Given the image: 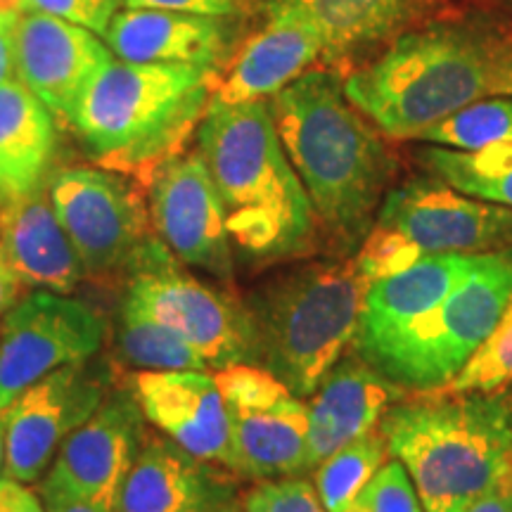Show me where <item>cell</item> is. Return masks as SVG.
<instances>
[{"instance_id":"1","label":"cell","mask_w":512,"mask_h":512,"mask_svg":"<svg viewBox=\"0 0 512 512\" xmlns=\"http://www.w3.org/2000/svg\"><path fill=\"white\" fill-rule=\"evenodd\" d=\"M285 155L320 226L339 245L363 242L380 211L394 159L351 105L337 74L311 69L268 100Z\"/></svg>"},{"instance_id":"2","label":"cell","mask_w":512,"mask_h":512,"mask_svg":"<svg viewBox=\"0 0 512 512\" xmlns=\"http://www.w3.org/2000/svg\"><path fill=\"white\" fill-rule=\"evenodd\" d=\"M197 152L221 195L233 247L245 259L278 264L313 252L316 211L285 155L268 100L209 102Z\"/></svg>"},{"instance_id":"3","label":"cell","mask_w":512,"mask_h":512,"mask_svg":"<svg viewBox=\"0 0 512 512\" xmlns=\"http://www.w3.org/2000/svg\"><path fill=\"white\" fill-rule=\"evenodd\" d=\"M377 430L425 512H465L512 460V387L413 392L382 415Z\"/></svg>"},{"instance_id":"4","label":"cell","mask_w":512,"mask_h":512,"mask_svg":"<svg viewBox=\"0 0 512 512\" xmlns=\"http://www.w3.org/2000/svg\"><path fill=\"white\" fill-rule=\"evenodd\" d=\"M219 83V72L202 64L110 60L83 93L72 126L102 169L150 178L181 155Z\"/></svg>"},{"instance_id":"5","label":"cell","mask_w":512,"mask_h":512,"mask_svg":"<svg viewBox=\"0 0 512 512\" xmlns=\"http://www.w3.org/2000/svg\"><path fill=\"white\" fill-rule=\"evenodd\" d=\"M344 93L384 136L418 140L463 107L489 98V38L451 24L403 34L351 74Z\"/></svg>"},{"instance_id":"6","label":"cell","mask_w":512,"mask_h":512,"mask_svg":"<svg viewBox=\"0 0 512 512\" xmlns=\"http://www.w3.org/2000/svg\"><path fill=\"white\" fill-rule=\"evenodd\" d=\"M366 287L354 256L309 261L273 275L247 304L259 339V366L302 399L311 396L354 347Z\"/></svg>"},{"instance_id":"7","label":"cell","mask_w":512,"mask_h":512,"mask_svg":"<svg viewBox=\"0 0 512 512\" xmlns=\"http://www.w3.org/2000/svg\"><path fill=\"white\" fill-rule=\"evenodd\" d=\"M510 294L512 252L486 254L482 266L467 275L437 309L363 358L411 392L444 387L494 330Z\"/></svg>"},{"instance_id":"8","label":"cell","mask_w":512,"mask_h":512,"mask_svg":"<svg viewBox=\"0 0 512 512\" xmlns=\"http://www.w3.org/2000/svg\"><path fill=\"white\" fill-rule=\"evenodd\" d=\"M124 304L181 335L200 351L209 368L259 363V339L247 306L181 271L162 240L133 266Z\"/></svg>"},{"instance_id":"9","label":"cell","mask_w":512,"mask_h":512,"mask_svg":"<svg viewBox=\"0 0 512 512\" xmlns=\"http://www.w3.org/2000/svg\"><path fill=\"white\" fill-rule=\"evenodd\" d=\"M57 221L86 275L138 264L159 240L143 192L110 169L69 166L48 181Z\"/></svg>"},{"instance_id":"10","label":"cell","mask_w":512,"mask_h":512,"mask_svg":"<svg viewBox=\"0 0 512 512\" xmlns=\"http://www.w3.org/2000/svg\"><path fill=\"white\" fill-rule=\"evenodd\" d=\"M214 377L228 413L235 475L264 482L309 472V408L302 396L259 363H238Z\"/></svg>"},{"instance_id":"11","label":"cell","mask_w":512,"mask_h":512,"mask_svg":"<svg viewBox=\"0 0 512 512\" xmlns=\"http://www.w3.org/2000/svg\"><path fill=\"white\" fill-rule=\"evenodd\" d=\"M105 337V318L81 299L46 290L24 297L0 320V411L55 370L91 361Z\"/></svg>"},{"instance_id":"12","label":"cell","mask_w":512,"mask_h":512,"mask_svg":"<svg viewBox=\"0 0 512 512\" xmlns=\"http://www.w3.org/2000/svg\"><path fill=\"white\" fill-rule=\"evenodd\" d=\"M375 223L425 256L512 252V209L463 195L437 176L413 178L384 195Z\"/></svg>"},{"instance_id":"13","label":"cell","mask_w":512,"mask_h":512,"mask_svg":"<svg viewBox=\"0 0 512 512\" xmlns=\"http://www.w3.org/2000/svg\"><path fill=\"white\" fill-rule=\"evenodd\" d=\"M107 399V377L88 361L72 363L24 389L8 406L3 475L31 484L43 477L69 434Z\"/></svg>"},{"instance_id":"14","label":"cell","mask_w":512,"mask_h":512,"mask_svg":"<svg viewBox=\"0 0 512 512\" xmlns=\"http://www.w3.org/2000/svg\"><path fill=\"white\" fill-rule=\"evenodd\" d=\"M150 219L162 245L185 266L219 280L233 275L226 209L200 152L176 155L147 178Z\"/></svg>"},{"instance_id":"15","label":"cell","mask_w":512,"mask_h":512,"mask_svg":"<svg viewBox=\"0 0 512 512\" xmlns=\"http://www.w3.org/2000/svg\"><path fill=\"white\" fill-rule=\"evenodd\" d=\"M143 420L136 396H107L60 446L41 496H74L117 510L121 484L145 444Z\"/></svg>"},{"instance_id":"16","label":"cell","mask_w":512,"mask_h":512,"mask_svg":"<svg viewBox=\"0 0 512 512\" xmlns=\"http://www.w3.org/2000/svg\"><path fill=\"white\" fill-rule=\"evenodd\" d=\"M12 53L17 81L69 126L83 93L112 60L98 34L34 10L22 12L12 24Z\"/></svg>"},{"instance_id":"17","label":"cell","mask_w":512,"mask_h":512,"mask_svg":"<svg viewBox=\"0 0 512 512\" xmlns=\"http://www.w3.org/2000/svg\"><path fill=\"white\" fill-rule=\"evenodd\" d=\"M140 413L192 458L233 472L228 413L209 370H140L133 375Z\"/></svg>"},{"instance_id":"18","label":"cell","mask_w":512,"mask_h":512,"mask_svg":"<svg viewBox=\"0 0 512 512\" xmlns=\"http://www.w3.org/2000/svg\"><path fill=\"white\" fill-rule=\"evenodd\" d=\"M403 399V387L384 377L363 356H342L309 396V470L380 425L382 415Z\"/></svg>"},{"instance_id":"19","label":"cell","mask_w":512,"mask_h":512,"mask_svg":"<svg viewBox=\"0 0 512 512\" xmlns=\"http://www.w3.org/2000/svg\"><path fill=\"white\" fill-rule=\"evenodd\" d=\"M484 256L427 254L399 273L368 283L361 328L354 342L356 354H373L415 320L437 309L467 275L482 266Z\"/></svg>"},{"instance_id":"20","label":"cell","mask_w":512,"mask_h":512,"mask_svg":"<svg viewBox=\"0 0 512 512\" xmlns=\"http://www.w3.org/2000/svg\"><path fill=\"white\" fill-rule=\"evenodd\" d=\"M238 501L216 465L192 458L169 439H145L121 484L117 512H214Z\"/></svg>"},{"instance_id":"21","label":"cell","mask_w":512,"mask_h":512,"mask_svg":"<svg viewBox=\"0 0 512 512\" xmlns=\"http://www.w3.org/2000/svg\"><path fill=\"white\" fill-rule=\"evenodd\" d=\"M0 256L24 287L72 294L83 264L57 221L48 183L0 207Z\"/></svg>"},{"instance_id":"22","label":"cell","mask_w":512,"mask_h":512,"mask_svg":"<svg viewBox=\"0 0 512 512\" xmlns=\"http://www.w3.org/2000/svg\"><path fill=\"white\" fill-rule=\"evenodd\" d=\"M323 53V41L311 24L290 12L268 8L266 29L247 43L211 102L242 105L271 100L275 93L309 72Z\"/></svg>"},{"instance_id":"23","label":"cell","mask_w":512,"mask_h":512,"mask_svg":"<svg viewBox=\"0 0 512 512\" xmlns=\"http://www.w3.org/2000/svg\"><path fill=\"white\" fill-rule=\"evenodd\" d=\"M102 38L119 60L152 64L214 67L223 46L219 17L150 8L117 12Z\"/></svg>"},{"instance_id":"24","label":"cell","mask_w":512,"mask_h":512,"mask_svg":"<svg viewBox=\"0 0 512 512\" xmlns=\"http://www.w3.org/2000/svg\"><path fill=\"white\" fill-rule=\"evenodd\" d=\"M53 152L48 107L22 81L0 83V207L46 185Z\"/></svg>"},{"instance_id":"25","label":"cell","mask_w":512,"mask_h":512,"mask_svg":"<svg viewBox=\"0 0 512 512\" xmlns=\"http://www.w3.org/2000/svg\"><path fill=\"white\" fill-rule=\"evenodd\" d=\"M432 0H273L268 8L297 15L318 31L328 57L399 34Z\"/></svg>"},{"instance_id":"26","label":"cell","mask_w":512,"mask_h":512,"mask_svg":"<svg viewBox=\"0 0 512 512\" xmlns=\"http://www.w3.org/2000/svg\"><path fill=\"white\" fill-rule=\"evenodd\" d=\"M422 164L463 195L512 209V145H486L477 150L432 145L422 152Z\"/></svg>"},{"instance_id":"27","label":"cell","mask_w":512,"mask_h":512,"mask_svg":"<svg viewBox=\"0 0 512 512\" xmlns=\"http://www.w3.org/2000/svg\"><path fill=\"white\" fill-rule=\"evenodd\" d=\"M119 351L140 370H209L190 342L126 304H121Z\"/></svg>"},{"instance_id":"28","label":"cell","mask_w":512,"mask_h":512,"mask_svg":"<svg viewBox=\"0 0 512 512\" xmlns=\"http://www.w3.org/2000/svg\"><path fill=\"white\" fill-rule=\"evenodd\" d=\"M387 460V441L377 427L363 437L349 441L347 446L337 448L316 467V475H313V486H316L325 510L342 512L347 508Z\"/></svg>"},{"instance_id":"29","label":"cell","mask_w":512,"mask_h":512,"mask_svg":"<svg viewBox=\"0 0 512 512\" xmlns=\"http://www.w3.org/2000/svg\"><path fill=\"white\" fill-rule=\"evenodd\" d=\"M418 140L453 147V150H477L486 145H512V98L494 95L482 98L432 126Z\"/></svg>"},{"instance_id":"30","label":"cell","mask_w":512,"mask_h":512,"mask_svg":"<svg viewBox=\"0 0 512 512\" xmlns=\"http://www.w3.org/2000/svg\"><path fill=\"white\" fill-rule=\"evenodd\" d=\"M503 387H512V294L505 302L494 330L486 335L475 354L467 358V363L453 375L451 382L432 389V392H496Z\"/></svg>"},{"instance_id":"31","label":"cell","mask_w":512,"mask_h":512,"mask_svg":"<svg viewBox=\"0 0 512 512\" xmlns=\"http://www.w3.org/2000/svg\"><path fill=\"white\" fill-rule=\"evenodd\" d=\"M342 512H425L399 460L389 458Z\"/></svg>"},{"instance_id":"32","label":"cell","mask_w":512,"mask_h":512,"mask_svg":"<svg viewBox=\"0 0 512 512\" xmlns=\"http://www.w3.org/2000/svg\"><path fill=\"white\" fill-rule=\"evenodd\" d=\"M422 256L425 254L411 240L403 238L401 233H396L392 228H384L380 223H373V228L368 230V235L358 245L354 259L366 283H373V280L387 278V275H394L403 271V268L413 266Z\"/></svg>"},{"instance_id":"33","label":"cell","mask_w":512,"mask_h":512,"mask_svg":"<svg viewBox=\"0 0 512 512\" xmlns=\"http://www.w3.org/2000/svg\"><path fill=\"white\" fill-rule=\"evenodd\" d=\"M242 512H328L316 486L302 477L264 479L242 498Z\"/></svg>"},{"instance_id":"34","label":"cell","mask_w":512,"mask_h":512,"mask_svg":"<svg viewBox=\"0 0 512 512\" xmlns=\"http://www.w3.org/2000/svg\"><path fill=\"white\" fill-rule=\"evenodd\" d=\"M124 0H27V10L53 15L105 36Z\"/></svg>"},{"instance_id":"35","label":"cell","mask_w":512,"mask_h":512,"mask_svg":"<svg viewBox=\"0 0 512 512\" xmlns=\"http://www.w3.org/2000/svg\"><path fill=\"white\" fill-rule=\"evenodd\" d=\"M128 8L188 12L202 17H226L238 8V0H124Z\"/></svg>"},{"instance_id":"36","label":"cell","mask_w":512,"mask_h":512,"mask_svg":"<svg viewBox=\"0 0 512 512\" xmlns=\"http://www.w3.org/2000/svg\"><path fill=\"white\" fill-rule=\"evenodd\" d=\"M491 95L512 98V34L489 38Z\"/></svg>"},{"instance_id":"37","label":"cell","mask_w":512,"mask_h":512,"mask_svg":"<svg viewBox=\"0 0 512 512\" xmlns=\"http://www.w3.org/2000/svg\"><path fill=\"white\" fill-rule=\"evenodd\" d=\"M0 512H48L43 498L24 482L0 477Z\"/></svg>"},{"instance_id":"38","label":"cell","mask_w":512,"mask_h":512,"mask_svg":"<svg viewBox=\"0 0 512 512\" xmlns=\"http://www.w3.org/2000/svg\"><path fill=\"white\" fill-rule=\"evenodd\" d=\"M465 512H512V460L505 465L494 486L479 496Z\"/></svg>"},{"instance_id":"39","label":"cell","mask_w":512,"mask_h":512,"mask_svg":"<svg viewBox=\"0 0 512 512\" xmlns=\"http://www.w3.org/2000/svg\"><path fill=\"white\" fill-rule=\"evenodd\" d=\"M22 287L24 285L19 283L17 275L12 273V268L5 264V259L0 256V320H3L5 313L17 304V297L19 292H22Z\"/></svg>"},{"instance_id":"40","label":"cell","mask_w":512,"mask_h":512,"mask_svg":"<svg viewBox=\"0 0 512 512\" xmlns=\"http://www.w3.org/2000/svg\"><path fill=\"white\" fill-rule=\"evenodd\" d=\"M43 503H46L48 512H117L114 508H107V505L83 501V498L74 496H41Z\"/></svg>"},{"instance_id":"41","label":"cell","mask_w":512,"mask_h":512,"mask_svg":"<svg viewBox=\"0 0 512 512\" xmlns=\"http://www.w3.org/2000/svg\"><path fill=\"white\" fill-rule=\"evenodd\" d=\"M17 79L12 53V24H0V83Z\"/></svg>"},{"instance_id":"42","label":"cell","mask_w":512,"mask_h":512,"mask_svg":"<svg viewBox=\"0 0 512 512\" xmlns=\"http://www.w3.org/2000/svg\"><path fill=\"white\" fill-rule=\"evenodd\" d=\"M27 12V0H0V24H15Z\"/></svg>"},{"instance_id":"43","label":"cell","mask_w":512,"mask_h":512,"mask_svg":"<svg viewBox=\"0 0 512 512\" xmlns=\"http://www.w3.org/2000/svg\"><path fill=\"white\" fill-rule=\"evenodd\" d=\"M5 422H8V408L0 411V475L5 467Z\"/></svg>"},{"instance_id":"44","label":"cell","mask_w":512,"mask_h":512,"mask_svg":"<svg viewBox=\"0 0 512 512\" xmlns=\"http://www.w3.org/2000/svg\"><path fill=\"white\" fill-rule=\"evenodd\" d=\"M214 512H242V501H233V503L223 505V508L214 510Z\"/></svg>"},{"instance_id":"45","label":"cell","mask_w":512,"mask_h":512,"mask_svg":"<svg viewBox=\"0 0 512 512\" xmlns=\"http://www.w3.org/2000/svg\"><path fill=\"white\" fill-rule=\"evenodd\" d=\"M510 3H512V0H510Z\"/></svg>"}]
</instances>
